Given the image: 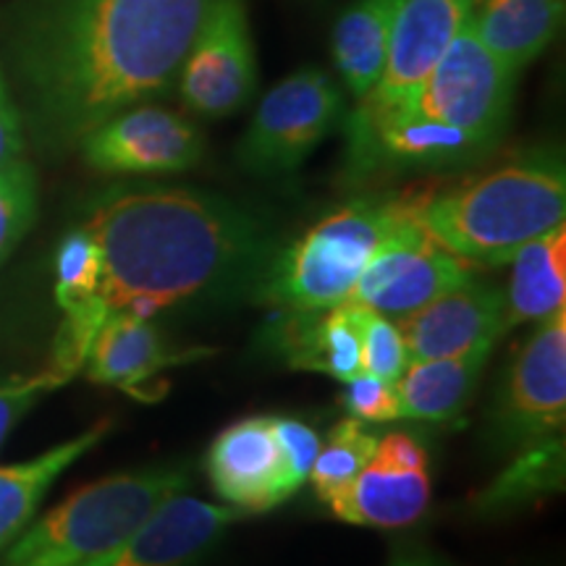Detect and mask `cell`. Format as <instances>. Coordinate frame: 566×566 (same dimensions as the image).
<instances>
[{
	"label": "cell",
	"instance_id": "obj_1",
	"mask_svg": "<svg viewBox=\"0 0 566 566\" xmlns=\"http://www.w3.org/2000/svg\"><path fill=\"white\" fill-rule=\"evenodd\" d=\"M216 0H30L19 66L42 129L82 142L105 118L163 97Z\"/></svg>",
	"mask_w": 566,
	"mask_h": 566
},
{
	"label": "cell",
	"instance_id": "obj_2",
	"mask_svg": "<svg viewBox=\"0 0 566 566\" xmlns=\"http://www.w3.org/2000/svg\"><path fill=\"white\" fill-rule=\"evenodd\" d=\"M84 229L101 247L108 313L150 321L171 304L258 283L275 254L258 216L187 187H118L90 205Z\"/></svg>",
	"mask_w": 566,
	"mask_h": 566
},
{
	"label": "cell",
	"instance_id": "obj_3",
	"mask_svg": "<svg viewBox=\"0 0 566 566\" xmlns=\"http://www.w3.org/2000/svg\"><path fill=\"white\" fill-rule=\"evenodd\" d=\"M417 221L475 268L512 263L527 242L566 218L562 153L530 150L436 195H417Z\"/></svg>",
	"mask_w": 566,
	"mask_h": 566
},
{
	"label": "cell",
	"instance_id": "obj_4",
	"mask_svg": "<svg viewBox=\"0 0 566 566\" xmlns=\"http://www.w3.org/2000/svg\"><path fill=\"white\" fill-rule=\"evenodd\" d=\"M417 195L357 197L283 247L254 283V296L283 313H315L346 302L386 237L412 216Z\"/></svg>",
	"mask_w": 566,
	"mask_h": 566
},
{
	"label": "cell",
	"instance_id": "obj_5",
	"mask_svg": "<svg viewBox=\"0 0 566 566\" xmlns=\"http://www.w3.org/2000/svg\"><path fill=\"white\" fill-rule=\"evenodd\" d=\"M189 485L181 467L108 475L80 488L6 548L0 566H84L122 546L176 493Z\"/></svg>",
	"mask_w": 566,
	"mask_h": 566
},
{
	"label": "cell",
	"instance_id": "obj_6",
	"mask_svg": "<svg viewBox=\"0 0 566 566\" xmlns=\"http://www.w3.org/2000/svg\"><path fill=\"white\" fill-rule=\"evenodd\" d=\"M344 116L342 87L317 66H302L273 90L254 111L239 163L254 176H283L302 166Z\"/></svg>",
	"mask_w": 566,
	"mask_h": 566
},
{
	"label": "cell",
	"instance_id": "obj_7",
	"mask_svg": "<svg viewBox=\"0 0 566 566\" xmlns=\"http://www.w3.org/2000/svg\"><path fill=\"white\" fill-rule=\"evenodd\" d=\"M514 82V71L488 53L470 27H464L412 101L399 108L472 134L488 147H495L512 116Z\"/></svg>",
	"mask_w": 566,
	"mask_h": 566
},
{
	"label": "cell",
	"instance_id": "obj_8",
	"mask_svg": "<svg viewBox=\"0 0 566 566\" xmlns=\"http://www.w3.org/2000/svg\"><path fill=\"white\" fill-rule=\"evenodd\" d=\"M566 424V310L537 323L501 380L491 417L493 443L504 451L564 438Z\"/></svg>",
	"mask_w": 566,
	"mask_h": 566
},
{
	"label": "cell",
	"instance_id": "obj_9",
	"mask_svg": "<svg viewBox=\"0 0 566 566\" xmlns=\"http://www.w3.org/2000/svg\"><path fill=\"white\" fill-rule=\"evenodd\" d=\"M344 134L346 174L354 179L464 166L493 150L472 134L428 122L399 105L384 108L363 101L346 113Z\"/></svg>",
	"mask_w": 566,
	"mask_h": 566
},
{
	"label": "cell",
	"instance_id": "obj_10",
	"mask_svg": "<svg viewBox=\"0 0 566 566\" xmlns=\"http://www.w3.org/2000/svg\"><path fill=\"white\" fill-rule=\"evenodd\" d=\"M472 275L475 265L438 244L412 210V216L396 226L375 250L346 302L370 307L388 321H399Z\"/></svg>",
	"mask_w": 566,
	"mask_h": 566
},
{
	"label": "cell",
	"instance_id": "obj_11",
	"mask_svg": "<svg viewBox=\"0 0 566 566\" xmlns=\"http://www.w3.org/2000/svg\"><path fill=\"white\" fill-rule=\"evenodd\" d=\"M184 108L200 118L233 116L258 90V55L244 0H216L187 55L179 76Z\"/></svg>",
	"mask_w": 566,
	"mask_h": 566
},
{
	"label": "cell",
	"instance_id": "obj_12",
	"mask_svg": "<svg viewBox=\"0 0 566 566\" xmlns=\"http://www.w3.org/2000/svg\"><path fill=\"white\" fill-rule=\"evenodd\" d=\"M82 153L101 174H179L202 160L205 137L181 113L139 103L84 134Z\"/></svg>",
	"mask_w": 566,
	"mask_h": 566
},
{
	"label": "cell",
	"instance_id": "obj_13",
	"mask_svg": "<svg viewBox=\"0 0 566 566\" xmlns=\"http://www.w3.org/2000/svg\"><path fill=\"white\" fill-rule=\"evenodd\" d=\"M475 0H399L386 69L363 103L405 105L467 27Z\"/></svg>",
	"mask_w": 566,
	"mask_h": 566
},
{
	"label": "cell",
	"instance_id": "obj_14",
	"mask_svg": "<svg viewBox=\"0 0 566 566\" xmlns=\"http://www.w3.org/2000/svg\"><path fill=\"white\" fill-rule=\"evenodd\" d=\"M394 323L409 363L454 357L472 346L495 344L506 334L504 292L472 275Z\"/></svg>",
	"mask_w": 566,
	"mask_h": 566
},
{
	"label": "cell",
	"instance_id": "obj_15",
	"mask_svg": "<svg viewBox=\"0 0 566 566\" xmlns=\"http://www.w3.org/2000/svg\"><path fill=\"white\" fill-rule=\"evenodd\" d=\"M242 516L239 509L176 493L122 546L84 566H195Z\"/></svg>",
	"mask_w": 566,
	"mask_h": 566
},
{
	"label": "cell",
	"instance_id": "obj_16",
	"mask_svg": "<svg viewBox=\"0 0 566 566\" xmlns=\"http://www.w3.org/2000/svg\"><path fill=\"white\" fill-rule=\"evenodd\" d=\"M208 478L231 509L271 512L286 501L271 417H247L218 433L208 451Z\"/></svg>",
	"mask_w": 566,
	"mask_h": 566
},
{
	"label": "cell",
	"instance_id": "obj_17",
	"mask_svg": "<svg viewBox=\"0 0 566 566\" xmlns=\"http://www.w3.org/2000/svg\"><path fill=\"white\" fill-rule=\"evenodd\" d=\"M271 344L283 363L294 370L323 373L346 384L363 373L359 336L354 328L349 304L315 310V313H283L271 328Z\"/></svg>",
	"mask_w": 566,
	"mask_h": 566
},
{
	"label": "cell",
	"instance_id": "obj_18",
	"mask_svg": "<svg viewBox=\"0 0 566 566\" xmlns=\"http://www.w3.org/2000/svg\"><path fill=\"white\" fill-rule=\"evenodd\" d=\"M564 0H475L467 27L488 53L520 74L564 24Z\"/></svg>",
	"mask_w": 566,
	"mask_h": 566
},
{
	"label": "cell",
	"instance_id": "obj_19",
	"mask_svg": "<svg viewBox=\"0 0 566 566\" xmlns=\"http://www.w3.org/2000/svg\"><path fill=\"white\" fill-rule=\"evenodd\" d=\"M202 352L181 354L168 349L158 328L150 321L116 310L105 317L87 354V378L103 386L137 388L181 359L197 357Z\"/></svg>",
	"mask_w": 566,
	"mask_h": 566
},
{
	"label": "cell",
	"instance_id": "obj_20",
	"mask_svg": "<svg viewBox=\"0 0 566 566\" xmlns=\"http://www.w3.org/2000/svg\"><path fill=\"white\" fill-rule=\"evenodd\" d=\"M493 346L495 344H480L454 357L409 363L396 380L401 420H457L475 394Z\"/></svg>",
	"mask_w": 566,
	"mask_h": 566
},
{
	"label": "cell",
	"instance_id": "obj_21",
	"mask_svg": "<svg viewBox=\"0 0 566 566\" xmlns=\"http://www.w3.org/2000/svg\"><path fill=\"white\" fill-rule=\"evenodd\" d=\"M428 501V470L396 472L370 462L344 491L325 501V506L346 525L396 530L415 525Z\"/></svg>",
	"mask_w": 566,
	"mask_h": 566
},
{
	"label": "cell",
	"instance_id": "obj_22",
	"mask_svg": "<svg viewBox=\"0 0 566 566\" xmlns=\"http://www.w3.org/2000/svg\"><path fill=\"white\" fill-rule=\"evenodd\" d=\"M111 433V420L92 424L90 430L71 441L53 446L45 454L27 462L0 467V554L30 527L38 509L55 480L69 470L76 459L95 449Z\"/></svg>",
	"mask_w": 566,
	"mask_h": 566
},
{
	"label": "cell",
	"instance_id": "obj_23",
	"mask_svg": "<svg viewBox=\"0 0 566 566\" xmlns=\"http://www.w3.org/2000/svg\"><path fill=\"white\" fill-rule=\"evenodd\" d=\"M504 294V328L543 323L566 310V226H556L514 254Z\"/></svg>",
	"mask_w": 566,
	"mask_h": 566
},
{
	"label": "cell",
	"instance_id": "obj_24",
	"mask_svg": "<svg viewBox=\"0 0 566 566\" xmlns=\"http://www.w3.org/2000/svg\"><path fill=\"white\" fill-rule=\"evenodd\" d=\"M399 0H354L338 13L331 51L346 90L365 97L386 69L391 27Z\"/></svg>",
	"mask_w": 566,
	"mask_h": 566
},
{
	"label": "cell",
	"instance_id": "obj_25",
	"mask_svg": "<svg viewBox=\"0 0 566 566\" xmlns=\"http://www.w3.org/2000/svg\"><path fill=\"white\" fill-rule=\"evenodd\" d=\"M564 485V438L514 451L509 470L493 480L491 488L478 495V509L488 514L533 504L546 493Z\"/></svg>",
	"mask_w": 566,
	"mask_h": 566
},
{
	"label": "cell",
	"instance_id": "obj_26",
	"mask_svg": "<svg viewBox=\"0 0 566 566\" xmlns=\"http://www.w3.org/2000/svg\"><path fill=\"white\" fill-rule=\"evenodd\" d=\"M375 443H378V436H373L365 428V422L354 420V417H346V420L336 422L331 428V433L321 443V451H317L313 470H310L307 478L323 504L328 499H334L338 491H344L370 464Z\"/></svg>",
	"mask_w": 566,
	"mask_h": 566
},
{
	"label": "cell",
	"instance_id": "obj_27",
	"mask_svg": "<svg viewBox=\"0 0 566 566\" xmlns=\"http://www.w3.org/2000/svg\"><path fill=\"white\" fill-rule=\"evenodd\" d=\"M101 247L84 226L69 231L55 252V300L61 310L101 296Z\"/></svg>",
	"mask_w": 566,
	"mask_h": 566
},
{
	"label": "cell",
	"instance_id": "obj_28",
	"mask_svg": "<svg viewBox=\"0 0 566 566\" xmlns=\"http://www.w3.org/2000/svg\"><path fill=\"white\" fill-rule=\"evenodd\" d=\"M349 304V313L359 336V357H363V373L375 375L396 384L399 375L409 365L405 342H401L399 328L386 315H378L363 304Z\"/></svg>",
	"mask_w": 566,
	"mask_h": 566
},
{
	"label": "cell",
	"instance_id": "obj_29",
	"mask_svg": "<svg viewBox=\"0 0 566 566\" xmlns=\"http://www.w3.org/2000/svg\"><path fill=\"white\" fill-rule=\"evenodd\" d=\"M38 216V179L27 160L0 168V263L13 252Z\"/></svg>",
	"mask_w": 566,
	"mask_h": 566
},
{
	"label": "cell",
	"instance_id": "obj_30",
	"mask_svg": "<svg viewBox=\"0 0 566 566\" xmlns=\"http://www.w3.org/2000/svg\"><path fill=\"white\" fill-rule=\"evenodd\" d=\"M271 424L281 454L283 493H286V499H292L304 480L310 478L323 438L307 422L292 420V417H271Z\"/></svg>",
	"mask_w": 566,
	"mask_h": 566
},
{
	"label": "cell",
	"instance_id": "obj_31",
	"mask_svg": "<svg viewBox=\"0 0 566 566\" xmlns=\"http://www.w3.org/2000/svg\"><path fill=\"white\" fill-rule=\"evenodd\" d=\"M342 405L349 409L354 420L359 422H394L401 420L399 394L396 384L375 375L359 373L344 384Z\"/></svg>",
	"mask_w": 566,
	"mask_h": 566
},
{
	"label": "cell",
	"instance_id": "obj_32",
	"mask_svg": "<svg viewBox=\"0 0 566 566\" xmlns=\"http://www.w3.org/2000/svg\"><path fill=\"white\" fill-rule=\"evenodd\" d=\"M66 380L55 375L51 367L34 375H17V378L0 380V446L11 436L30 409L38 407L42 396L61 388Z\"/></svg>",
	"mask_w": 566,
	"mask_h": 566
},
{
	"label": "cell",
	"instance_id": "obj_33",
	"mask_svg": "<svg viewBox=\"0 0 566 566\" xmlns=\"http://www.w3.org/2000/svg\"><path fill=\"white\" fill-rule=\"evenodd\" d=\"M370 462L396 472L428 470V451H424V446L417 441L415 436L388 433L384 438H378Z\"/></svg>",
	"mask_w": 566,
	"mask_h": 566
},
{
	"label": "cell",
	"instance_id": "obj_34",
	"mask_svg": "<svg viewBox=\"0 0 566 566\" xmlns=\"http://www.w3.org/2000/svg\"><path fill=\"white\" fill-rule=\"evenodd\" d=\"M24 139H21V118L17 105L11 101V92L6 87L3 71H0V168L11 160L21 158Z\"/></svg>",
	"mask_w": 566,
	"mask_h": 566
},
{
	"label": "cell",
	"instance_id": "obj_35",
	"mask_svg": "<svg viewBox=\"0 0 566 566\" xmlns=\"http://www.w3.org/2000/svg\"><path fill=\"white\" fill-rule=\"evenodd\" d=\"M388 566H451L446 558H441L438 554H433V551L428 548H399L394 551L391 562H388Z\"/></svg>",
	"mask_w": 566,
	"mask_h": 566
},
{
	"label": "cell",
	"instance_id": "obj_36",
	"mask_svg": "<svg viewBox=\"0 0 566 566\" xmlns=\"http://www.w3.org/2000/svg\"><path fill=\"white\" fill-rule=\"evenodd\" d=\"M302 3H315V0H302Z\"/></svg>",
	"mask_w": 566,
	"mask_h": 566
}]
</instances>
